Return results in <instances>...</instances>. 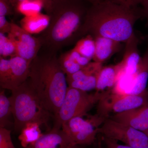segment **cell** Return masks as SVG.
<instances>
[{
  "label": "cell",
  "mask_w": 148,
  "mask_h": 148,
  "mask_svg": "<svg viewBox=\"0 0 148 148\" xmlns=\"http://www.w3.org/2000/svg\"><path fill=\"white\" fill-rule=\"evenodd\" d=\"M103 66V64L93 61L76 73L66 75L68 86L86 92L95 89L98 75Z\"/></svg>",
  "instance_id": "obj_9"
},
{
  "label": "cell",
  "mask_w": 148,
  "mask_h": 148,
  "mask_svg": "<svg viewBox=\"0 0 148 148\" xmlns=\"http://www.w3.org/2000/svg\"><path fill=\"white\" fill-rule=\"evenodd\" d=\"M11 73L5 89L13 90L29 79L32 63L25 59L14 56L10 57Z\"/></svg>",
  "instance_id": "obj_13"
},
{
  "label": "cell",
  "mask_w": 148,
  "mask_h": 148,
  "mask_svg": "<svg viewBox=\"0 0 148 148\" xmlns=\"http://www.w3.org/2000/svg\"></svg>",
  "instance_id": "obj_38"
},
{
  "label": "cell",
  "mask_w": 148,
  "mask_h": 148,
  "mask_svg": "<svg viewBox=\"0 0 148 148\" xmlns=\"http://www.w3.org/2000/svg\"><path fill=\"white\" fill-rule=\"evenodd\" d=\"M11 115L10 101L5 95V89H3L0 92V127L7 128L10 125Z\"/></svg>",
  "instance_id": "obj_21"
},
{
  "label": "cell",
  "mask_w": 148,
  "mask_h": 148,
  "mask_svg": "<svg viewBox=\"0 0 148 148\" xmlns=\"http://www.w3.org/2000/svg\"><path fill=\"white\" fill-rule=\"evenodd\" d=\"M139 40L134 33L125 43V50L121 61L124 67L125 74L133 76L137 72L141 58L138 49Z\"/></svg>",
  "instance_id": "obj_14"
},
{
  "label": "cell",
  "mask_w": 148,
  "mask_h": 148,
  "mask_svg": "<svg viewBox=\"0 0 148 148\" xmlns=\"http://www.w3.org/2000/svg\"><path fill=\"white\" fill-rule=\"evenodd\" d=\"M70 148H84L83 147H80L79 145H75L73 146V147H71Z\"/></svg>",
  "instance_id": "obj_36"
},
{
  "label": "cell",
  "mask_w": 148,
  "mask_h": 148,
  "mask_svg": "<svg viewBox=\"0 0 148 148\" xmlns=\"http://www.w3.org/2000/svg\"></svg>",
  "instance_id": "obj_37"
},
{
  "label": "cell",
  "mask_w": 148,
  "mask_h": 148,
  "mask_svg": "<svg viewBox=\"0 0 148 148\" xmlns=\"http://www.w3.org/2000/svg\"><path fill=\"white\" fill-rule=\"evenodd\" d=\"M43 8L41 0H24L19 3L16 8V12L24 16H31L41 13Z\"/></svg>",
  "instance_id": "obj_22"
},
{
  "label": "cell",
  "mask_w": 148,
  "mask_h": 148,
  "mask_svg": "<svg viewBox=\"0 0 148 148\" xmlns=\"http://www.w3.org/2000/svg\"><path fill=\"white\" fill-rule=\"evenodd\" d=\"M11 130L0 127V148H16L12 140Z\"/></svg>",
  "instance_id": "obj_27"
},
{
  "label": "cell",
  "mask_w": 148,
  "mask_h": 148,
  "mask_svg": "<svg viewBox=\"0 0 148 148\" xmlns=\"http://www.w3.org/2000/svg\"><path fill=\"white\" fill-rule=\"evenodd\" d=\"M16 51L14 40L0 33V57L4 58L8 56L13 57L15 56Z\"/></svg>",
  "instance_id": "obj_25"
},
{
  "label": "cell",
  "mask_w": 148,
  "mask_h": 148,
  "mask_svg": "<svg viewBox=\"0 0 148 148\" xmlns=\"http://www.w3.org/2000/svg\"><path fill=\"white\" fill-rule=\"evenodd\" d=\"M110 93V91L89 94L86 91L68 87L64 102L53 118V129H61L62 125L73 118L83 117L92 107Z\"/></svg>",
  "instance_id": "obj_5"
},
{
  "label": "cell",
  "mask_w": 148,
  "mask_h": 148,
  "mask_svg": "<svg viewBox=\"0 0 148 148\" xmlns=\"http://www.w3.org/2000/svg\"><path fill=\"white\" fill-rule=\"evenodd\" d=\"M80 1H87L91 3L92 4H93L96 3L101 1L102 0H80Z\"/></svg>",
  "instance_id": "obj_35"
},
{
  "label": "cell",
  "mask_w": 148,
  "mask_h": 148,
  "mask_svg": "<svg viewBox=\"0 0 148 148\" xmlns=\"http://www.w3.org/2000/svg\"><path fill=\"white\" fill-rule=\"evenodd\" d=\"M110 118L145 132L148 129V103L137 108L116 114Z\"/></svg>",
  "instance_id": "obj_10"
},
{
  "label": "cell",
  "mask_w": 148,
  "mask_h": 148,
  "mask_svg": "<svg viewBox=\"0 0 148 148\" xmlns=\"http://www.w3.org/2000/svg\"><path fill=\"white\" fill-rule=\"evenodd\" d=\"M148 103V90L140 94H111L109 93L98 102L97 116L103 121L108 118L111 113L116 114L137 108Z\"/></svg>",
  "instance_id": "obj_6"
},
{
  "label": "cell",
  "mask_w": 148,
  "mask_h": 148,
  "mask_svg": "<svg viewBox=\"0 0 148 148\" xmlns=\"http://www.w3.org/2000/svg\"><path fill=\"white\" fill-rule=\"evenodd\" d=\"M95 44L93 61L103 64L121 49V42L108 38L101 36L93 37Z\"/></svg>",
  "instance_id": "obj_15"
},
{
  "label": "cell",
  "mask_w": 148,
  "mask_h": 148,
  "mask_svg": "<svg viewBox=\"0 0 148 148\" xmlns=\"http://www.w3.org/2000/svg\"><path fill=\"white\" fill-rule=\"evenodd\" d=\"M109 1L114 3L129 8H134L141 4L144 0H104Z\"/></svg>",
  "instance_id": "obj_30"
},
{
  "label": "cell",
  "mask_w": 148,
  "mask_h": 148,
  "mask_svg": "<svg viewBox=\"0 0 148 148\" xmlns=\"http://www.w3.org/2000/svg\"><path fill=\"white\" fill-rule=\"evenodd\" d=\"M69 51L72 58L82 67H84L90 63L91 60L83 56L76 51L74 50L73 49Z\"/></svg>",
  "instance_id": "obj_29"
},
{
  "label": "cell",
  "mask_w": 148,
  "mask_h": 148,
  "mask_svg": "<svg viewBox=\"0 0 148 148\" xmlns=\"http://www.w3.org/2000/svg\"><path fill=\"white\" fill-rule=\"evenodd\" d=\"M125 74L124 67L121 61L116 65L102 67L97 77L96 92L110 91L116 86L118 82Z\"/></svg>",
  "instance_id": "obj_12"
},
{
  "label": "cell",
  "mask_w": 148,
  "mask_h": 148,
  "mask_svg": "<svg viewBox=\"0 0 148 148\" xmlns=\"http://www.w3.org/2000/svg\"><path fill=\"white\" fill-rule=\"evenodd\" d=\"M12 23L8 22L5 16H0V33L5 34L10 33Z\"/></svg>",
  "instance_id": "obj_31"
},
{
  "label": "cell",
  "mask_w": 148,
  "mask_h": 148,
  "mask_svg": "<svg viewBox=\"0 0 148 148\" xmlns=\"http://www.w3.org/2000/svg\"><path fill=\"white\" fill-rule=\"evenodd\" d=\"M11 91L9 98L15 132H20L29 123H36L40 126L45 125L48 127V123L53 116L42 105L29 79Z\"/></svg>",
  "instance_id": "obj_4"
},
{
  "label": "cell",
  "mask_w": 148,
  "mask_h": 148,
  "mask_svg": "<svg viewBox=\"0 0 148 148\" xmlns=\"http://www.w3.org/2000/svg\"><path fill=\"white\" fill-rule=\"evenodd\" d=\"M74 146L63 130L52 128L27 148H70Z\"/></svg>",
  "instance_id": "obj_11"
},
{
  "label": "cell",
  "mask_w": 148,
  "mask_h": 148,
  "mask_svg": "<svg viewBox=\"0 0 148 148\" xmlns=\"http://www.w3.org/2000/svg\"><path fill=\"white\" fill-rule=\"evenodd\" d=\"M143 17L142 8H129L102 0L88 8L77 39L90 35L126 42L136 21Z\"/></svg>",
  "instance_id": "obj_1"
},
{
  "label": "cell",
  "mask_w": 148,
  "mask_h": 148,
  "mask_svg": "<svg viewBox=\"0 0 148 148\" xmlns=\"http://www.w3.org/2000/svg\"><path fill=\"white\" fill-rule=\"evenodd\" d=\"M10 60L0 57V85L3 89H5L10 77Z\"/></svg>",
  "instance_id": "obj_26"
},
{
  "label": "cell",
  "mask_w": 148,
  "mask_h": 148,
  "mask_svg": "<svg viewBox=\"0 0 148 148\" xmlns=\"http://www.w3.org/2000/svg\"><path fill=\"white\" fill-rule=\"evenodd\" d=\"M66 74L55 53L38 55L30 67L29 79L44 108L54 118L64 102L68 86Z\"/></svg>",
  "instance_id": "obj_2"
},
{
  "label": "cell",
  "mask_w": 148,
  "mask_h": 148,
  "mask_svg": "<svg viewBox=\"0 0 148 148\" xmlns=\"http://www.w3.org/2000/svg\"><path fill=\"white\" fill-rule=\"evenodd\" d=\"M12 4L15 8L16 12V8L19 3L23 1L24 0H11ZM43 4V8L45 10L47 14L48 15L50 12L53 0H41Z\"/></svg>",
  "instance_id": "obj_33"
},
{
  "label": "cell",
  "mask_w": 148,
  "mask_h": 148,
  "mask_svg": "<svg viewBox=\"0 0 148 148\" xmlns=\"http://www.w3.org/2000/svg\"><path fill=\"white\" fill-rule=\"evenodd\" d=\"M40 126V125L36 123H29L21 130L18 139L22 147H27L36 143L42 136L43 134Z\"/></svg>",
  "instance_id": "obj_18"
},
{
  "label": "cell",
  "mask_w": 148,
  "mask_h": 148,
  "mask_svg": "<svg viewBox=\"0 0 148 148\" xmlns=\"http://www.w3.org/2000/svg\"><path fill=\"white\" fill-rule=\"evenodd\" d=\"M143 17L147 20V26L148 27V0H144L141 3Z\"/></svg>",
  "instance_id": "obj_34"
},
{
  "label": "cell",
  "mask_w": 148,
  "mask_h": 148,
  "mask_svg": "<svg viewBox=\"0 0 148 148\" xmlns=\"http://www.w3.org/2000/svg\"><path fill=\"white\" fill-rule=\"evenodd\" d=\"M16 12L11 0H0V16L12 15Z\"/></svg>",
  "instance_id": "obj_28"
},
{
  "label": "cell",
  "mask_w": 148,
  "mask_h": 148,
  "mask_svg": "<svg viewBox=\"0 0 148 148\" xmlns=\"http://www.w3.org/2000/svg\"><path fill=\"white\" fill-rule=\"evenodd\" d=\"M98 132L134 148H148V137L145 132L110 118L106 119L98 127Z\"/></svg>",
  "instance_id": "obj_7"
},
{
  "label": "cell",
  "mask_w": 148,
  "mask_h": 148,
  "mask_svg": "<svg viewBox=\"0 0 148 148\" xmlns=\"http://www.w3.org/2000/svg\"><path fill=\"white\" fill-rule=\"evenodd\" d=\"M87 9L80 0H53L49 24L38 37L42 46L56 53L77 39Z\"/></svg>",
  "instance_id": "obj_3"
},
{
  "label": "cell",
  "mask_w": 148,
  "mask_h": 148,
  "mask_svg": "<svg viewBox=\"0 0 148 148\" xmlns=\"http://www.w3.org/2000/svg\"><path fill=\"white\" fill-rule=\"evenodd\" d=\"M98 127L92 116L87 120L82 116H76L63 123L61 129L69 136L74 145H89L95 142Z\"/></svg>",
  "instance_id": "obj_8"
},
{
  "label": "cell",
  "mask_w": 148,
  "mask_h": 148,
  "mask_svg": "<svg viewBox=\"0 0 148 148\" xmlns=\"http://www.w3.org/2000/svg\"><path fill=\"white\" fill-rule=\"evenodd\" d=\"M8 36L24 42L39 50L42 47L41 42L38 38L33 36L32 34L14 23H12L11 31Z\"/></svg>",
  "instance_id": "obj_19"
},
{
  "label": "cell",
  "mask_w": 148,
  "mask_h": 148,
  "mask_svg": "<svg viewBox=\"0 0 148 148\" xmlns=\"http://www.w3.org/2000/svg\"><path fill=\"white\" fill-rule=\"evenodd\" d=\"M10 38L13 39L16 43V51L15 56L21 57L28 62L32 63L33 60L38 55L39 50L24 42L14 39L13 38Z\"/></svg>",
  "instance_id": "obj_24"
},
{
  "label": "cell",
  "mask_w": 148,
  "mask_h": 148,
  "mask_svg": "<svg viewBox=\"0 0 148 148\" xmlns=\"http://www.w3.org/2000/svg\"><path fill=\"white\" fill-rule=\"evenodd\" d=\"M148 80V48L141 58L128 94L137 95L145 91L147 89Z\"/></svg>",
  "instance_id": "obj_16"
},
{
  "label": "cell",
  "mask_w": 148,
  "mask_h": 148,
  "mask_svg": "<svg viewBox=\"0 0 148 148\" xmlns=\"http://www.w3.org/2000/svg\"><path fill=\"white\" fill-rule=\"evenodd\" d=\"M49 21L50 17L48 14L40 13L24 16L20 21V27L30 34H39L47 28Z\"/></svg>",
  "instance_id": "obj_17"
},
{
  "label": "cell",
  "mask_w": 148,
  "mask_h": 148,
  "mask_svg": "<svg viewBox=\"0 0 148 148\" xmlns=\"http://www.w3.org/2000/svg\"><path fill=\"white\" fill-rule=\"evenodd\" d=\"M73 49L83 56L92 60L95 55V51L94 38L90 35L83 37L78 41Z\"/></svg>",
  "instance_id": "obj_20"
},
{
  "label": "cell",
  "mask_w": 148,
  "mask_h": 148,
  "mask_svg": "<svg viewBox=\"0 0 148 148\" xmlns=\"http://www.w3.org/2000/svg\"><path fill=\"white\" fill-rule=\"evenodd\" d=\"M58 60L61 69L66 76L75 73L83 68L72 58L69 51L61 55Z\"/></svg>",
  "instance_id": "obj_23"
},
{
  "label": "cell",
  "mask_w": 148,
  "mask_h": 148,
  "mask_svg": "<svg viewBox=\"0 0 148 148\" xmlns=\"http://www.w3.org/2000/svg\"><path fill=\"white\" fill-rule=\"evenodd\" d=\"M103 140L108 148H134L130 146L120 145L116 140L103 136Z\"/></svg>",
  "instance_id": "obj_32"
}]
</instances>
